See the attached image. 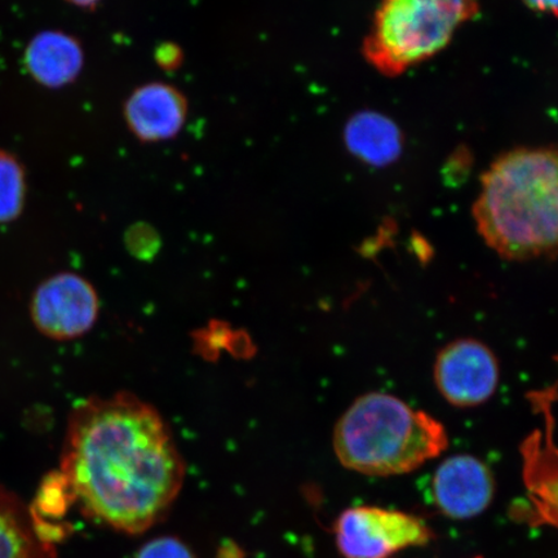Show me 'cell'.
<instances>
[{
	"instance_id": "6da1fadb",
	"label": "cell",
	"mask_w": 558,
	"mask_h": 558,
	"mask_svg": "<svg viewBox=\"0 0 558 558\" xmlns=\"http://www.w3.org/2000/svg\"><path fill=\"white\" fill-rule=\"evenodd\" d=\"M59 471L82 513L125 534L162 520L185 478L169 425L128 392L75 404Z\"/></svg>"
},
{
	"instance_id": "7a4b0ae2",
	"label": "cell",
	"mask_w": 558,
	"mask_h": 558,
	"mask_svg": "<svg viewBox=\"0 0 558 558\" xmlns=\"http://www.w3.org/2000/svg\"><path fill=\"white\" fill-rule=\"evenodd\" d=\"M472 214L478 234L504 259L558 254V145L515 148L495 159Z\"/></svg>"
},
{
	"instance_id": "3957f363",
	"label": "cell",
	"mask_w": 558,
	"mask_h": 558,
	"mask_svg": "<svg viewBox=\"0 0 558 558\" xmlns=\"http://www.w3.org/2000/svg\"><path fill=\"white\" fill-rule=\"evenodd\" d=\"M333 451L345 469L366 476L413 472L448 448L441 423L381 392L361 396L333 429Z\"/></svg>"
},
{
	"instance_id": "277c9868",
	"label": "cell",
	"mask_w": 558,
	"mask_h": 558,
	"mask_svg": "<svg viewBox=\"0 0 558 558\" xmlns=\"http://www.w3.org/2000/svg\"><path fill=\"white\" fill-rule=\"evenodd\" d=\"M478 13V0H380L362 53L376 72L396 78L445 50Z\"/></svg>"
},
{
	"instance_id": "5b68a950",
	"label": "cell",
	"mask_w": 558,
	"mask_h": 558,
	"mask_svg": "<svg viewBox=\"0 0 558 558\" xmlns=\"http://www.w3.org/2000/svg\"><path fill=\"white\" fill-rule=\"evenodd\" d=\"M335 536L344 558H390L400 550L424 546L432 534L415 515L378 507H354L340 514Z\"/></svg>"
},
{
	"instance_id": "8992f818",
	"label": "cell",
	"mask_w": 558,
	"mask_h": 558,
	"mask_svg": "<svg viewBox=\"0 0 558 558\" xmlns=\"http://www.w3.org/2000/svg\"><path fill=\"white\" fill-rule=\"evenodd\" d=\"M99 296L87 279L60 274L46 279L34 292L32 318L45 337L66 341L93 329L99 317Z\"/></svg>"
},
{
	"instance_id": "52a82bcc",
	"label": "cell",
	"mask_w": 558,
	"mask_h": 558,
	"mask_svg": "<svg viewBox=\"0 0 558 558\" xmlns=\"http://www.w3.org/2000/svg\"><path fill=\"white\" fill-rule=\"evenodd\" d=\"M435 383L438 392L452 407H478L490 400L497 390V357L478 340L452 341L437 355Z\"/></svg>"
},
{
	"instance_id": "ba28073f",
	"label": "cell",
	"mask_w": 558,
	"mask_h": 558,
	"mask_svg": "<svg viewBox=\"0 0 558 558\" xmlns=\"http://www.w3.org/2000/svg\"><path fill=\"white\" fill-rule=\"evenodd\" d=\"M490 470L472 456L445 460L432 481L435 505L448 518L464 520L483 513L494 497Z\"/></svg>"
},
{
	"instance_id": "9c48e42d",
	"label": "cell",
	"mask_w": 558,
	"mask_h": 558,
	"mask_svg": "<svg viewBox=\"0 0 558 558\" xmlns=\"http://www.w3.org/2000/svg\"><path fill=\"white\" fill-rule=\"evenodd\" d=\"M125 121L143 142H163L178 135L186 120V101L163 83L140 87L125 104Z\"/></svg>"
},
{
	"instance_id": "30bf717a",
	"label": "cell",
	"mask_w": 558,
	"mask_h": 558,
	"mask_svg": "<svg viewBox=\"0 0 558 558\" xmlns=\"http://www.w3.org/2000/svg\"><path fill=\"white\" fill-rule=\"evenodd\" d=\"M546 435L529 438L523 450L529 511L535 522L558 527V449Z\"/></svg>"
},
{
	"instance_id": "8fae6325",
	"label": "cell",
	"mask_w": 558,
	"mask_h": 558,
	"mask_svg": "<svg viewBox=\"0 0 558 558\" xmlns=\"http://www.w3.org/2000/svg\"><path fill=\"white\" fill-rule=\"evenodd\" d=\"M352 156L373 167H387L402 155L403 134L389 117L367 110L354 114L344 129Z\"/></svg>"
},
{
	"instance_id": "7c38bea8",
	"label": "cell",
	"mask_w": 558,
	"mask_h": 558,
	"mask_svg": "<svg viewBox=\"0 0 558 558\" xmlns=\"http://www.w3.org/2000/svg\"><path fill=\"white\" fill-rule=\"evenodd\" d=\"M0 558H58L56 544L35 525L31 507L0 486Z\"/></svg>"
},
{
	"instance_id": "4fadbf2b",
	"label": "cell",
	"mask_w": 558,
	"mask_h": 558,
	"mask_svg": "<svg viewBox=\"0 0 558 558\" xmlns=\"http://www.w3.org/2000/svg\"><path fill=\"white\" fill-rule=\"evenodd\" d=\"M25 61L35 81L48 87H61L80 74L83 53L78 41L70 35L46 32L32 40Z\"/></svg>"
},
{
	"instance_id": "5bb4252c",
	"label": "cell",
	"mask_w": 558,
	"mask_h": 558,
	"mask_svg": "<svg viewBox=\"0 0 558 558\" xmlns=\"http://www.w3.org/2000/svg\"><path fill=\"white\" fill-rule=\"evenodd\" d=\"M25 198V174L15 157L0 151V222L16 219Z\"/></svg>"
},
{
	"instance_id": "9a60e30c",
	"label": "cell",
	"mask_w": 558,
	"mask_h": 558,
	"mask_svg": "<svg viewBox=\"0 0 558 558\" xmlns=\"http://www.w3.org/2000/svg\"><path fill=\"white\" fill-rule=\"evenodd\" d=\"M135 558H195L185 543L172 536H160L138 549Z\"/></svg>"
},
{
	"instance_id": "2e32d148",
	"label": "cell",
	"mask_w": 558,
	"mask_h": 558,
	"mask_svg": "<svg viewBox=\"0 0 558 558\" xmlns=\"http://www.w3.org/2000/svg\"><path fill=\"white\" fill-rule=\"evenodd\" d=\"M156 60L158 65L166 70H173L180 65L183 60V53L180 48L173 44H163L157 48Z\"/></svg>"
},
{
	"instance_id": "e0dca14e",
	"label": "cell",
	"mask_w": 558,
	"mask_h": 558,
	"mask_svg": "<svg viewBox=\"0 0 558 558\" xmlns=\"http://www.w3.org/2000/svg\"><path fill=\"white\" fill-rule=\"evenodd\" d=\"M453 156L456 157H452L448 165H446V177H453V174H458L459 171H462L463 174L469 173L471 155L464 149H459Z\"/></svg>"
},
{
	"instance_id": "ac0fdd59",
	"label": "cell",
	"mask_w": 558,
	"mask_h": 558,
	"mask_svg": "<svg viewBox=\"0 0 558 558\" xmlns=\"http://www.w3.org/2000/svg\"><path fill=\"white\" fill-rule=\"evenodd\" d=\"M527 9L558 17V0H521Z\"/></svg>"
},
{
	"instance_id": "d6986e66",
	"label": "cell",
	"mask_w": 558,
	"mask_h": 558,
	"mask_svg": "<svg viewBox=\"0 0 558 558\" xmlns=\"http://www.w3.org/2000/svg\"><path fill=\"white\" fill-rule=\"evenodd\" d=\"M69 2L80 7H94L100 0H69Z\"/></svg>"
}]
</instances>
